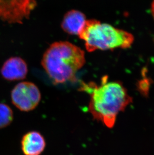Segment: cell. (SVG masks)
I'll list each match as a JSON object with an SVG mask.
<instances>
[{
  "mask_svg": "<svg viewBox=\"0 0 154 155\" xmlns=\"http://www.w3.org/2000/svg\"><path fill=\"white\" fill-rule=\"evenodd\" d=\"M80 91L90 95L89 111L94 119L109 128L113 127L119 113L132 102L122 84L108 81L106 75L102 78L100 85L94 82H82Z\"/></svg>",
  "mask_w": 154,
  "mask_h": 155,
  "instance_id": "cell-1",
  "label": "cell"
},
{
  "mask_svg": "<svg viewBox=\"0 0 154 155\" xmlns=\"http://www.w3.org/2000/svg\"><path fill=\"white\" fill-rule=\"evenodd\" d=\"M86 62L85 52L68 41L53 43L44 53L42 65L55 84L74 82Z\"/></svg>",
  "mask_w": 154,
  "mask_h": 155,
  "instance_id": "cell-2",
  "label": "cell"
},
{
  "mask_svg": "<svg viewBox=\"0 0 154 155\" xmlns=\"http://www.w3.org/2000/svg\"><path fill=\"white\" fill-rule=\"evenodd\" d=\"M89 52L128 48L134 42L132 34L94 19L86 20L78 35Z\"/></svg>",
  "mask_w": 154,
  "mask_h": 155,
  "instance_id": "cell-3",
  "label": "cell"
},
{
  "mask_svg": "<svg viewBox=\"0 0 154 155\" xmlns=\"http://www.w3.org/2000/svg\"><path fill=\"white\" fill-rule=\"evenodd\" d=\"M35 0H0V19L9 24H22L36 7Z\"/></svg>",
  "mask_w": 154,
  "mask_h": 155,
  "instance_id": "cell-4",
  "label": "cell"
},
{
  "mask_svg": "<svg viewBox=\"0 0 154 155\" xmlns=\"http://www.w3.org/2000/svg\"><path fill=\"white\" fill-rule=\"evenodd\" d=\"M11 101L17 108L22 111L34 110L41 100L39 88L31 82L23 81L18 84L12 89Z\"/></svg>",
  "mask_w": 154,
  "mask_h": 155,
  "instance_id": "cell-5",
  "label": "cell"
},
{
  "mask_svg": "<svg viewBox=\"0 0 154 155\" xmlns=\"http://www.w3.org/2000/svg\"><path fill=\"white\" fill-rule=\"evenodd\" d=\"M28 66L24 59L19 57H12L5 62L1 69L2 76L8 81L25 79L28 73Z\"/></svg>",
  "mask_w": 154,
  "mask_h": 155,
  "instance_id": "cell-6",
  "label": "cell"
},
{
  "mask_svg": "<svg viewBox=\"0 0 154 155\" xmlns=\"http://www.w3.org/2000/svg\"><path fill=\"white\" fill-rule=\"evenodd\" d=\"M46 146L45 139L40 133L31 131L24 135L21 148L25 155H41Z\"/></svg>",
  "mask_w": 154,
  "mask_h": 155,
  "instance_id": "cell-7",
  "label": "cell"
},
{
  "mask_svg": "<svg viewBox=\"0 0 154 155\" xmlns=\"http://www.w3.org/2000/svg\"><path fill=\"white\" fill-rule=\"evenodd\" d=\"M86 21V16L79 11H69L64 16L61 23L62 29L70 35H78Z\"/></svg>",
  "mask_w": 154,
  "mask_h": 155,
  "instance_id": "cell-8",
  "label": "cell"
},
{
  "mask_svg": "<svg viewBox=\"0 0 154 155\" xmlns=\"http://www.w3.org/2000/svg\"><path fill=\"white\" fill-rule=\"evenodd\" d=\"M13 111L9 105L0 103V129L7 127L13 120Z\"/></svg>",
  "mask_w": 154,
  "mask_h": 155,
  "instance_id": "cell-9",
  "label": "cell"
},
{
  "mask_svg": "<svg viewBox=\"0 0 154 155\" xmlns=\"http://www.w3.org/2000/svg\"><path fill=\"white\" fill-rule=\"evenodd\" d=\"M151 12L154 19V0H153V2H152V3Z\"/></svg>",
  "mask_w": 154,
  "mask_h": 155,
  "instance_id": "cell-10",
  "label": "cell"
}]
</instances>
